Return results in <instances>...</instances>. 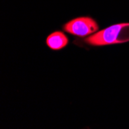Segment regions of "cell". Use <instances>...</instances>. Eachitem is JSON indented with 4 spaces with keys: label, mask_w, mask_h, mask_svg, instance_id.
<instances>
[{
    "label": "cell",
    "mask_w": 129,
    "mask_h": 129,
    "mask_svg": "<svg viewBox=\"0 0 129 129\" xmlns=\"http://www.w3.org/2000/svg\"><path fill=\"white\" fill-rule=\"evenodd\" d=\"M83 43L93 46L124 43L129 41V22L112 25L84 39Z\"/></svg>",
    "instance_id": "obj_1"
},
{
    "label": "cell",
    "mask_w": 129,
    "mask_h": 129,
    "mask_svg": "<svg viewBox=\"0 0 129 129\" xmlns=\"http://www.w3.org/2000/svg\"><path fill=\"white\" fill-rule=\"evenodd\" d=\"M68 43V37L60 31L52 33L47 37L46 40V43L48 47L53 50H59L64 48Z\"/></svg>",
    "instance_id": "obj_3"
},
{
    "label": "cell",
    "mask_w": 129,
    "mask_h": 129,
    "mask_svg": "<svg viewBox=\"0 0 129 129\" xmlns=\"http://www.w3.org/2000/svg\"><path fill=\"white\" fill-rule=\"evenodd\" d=\"M98 22L91 17L82 16L67 22L63 26V29L76 37H85L98 31Z\"/></svg>",
    "instance_id": "obj_2"
}]
</instances>
